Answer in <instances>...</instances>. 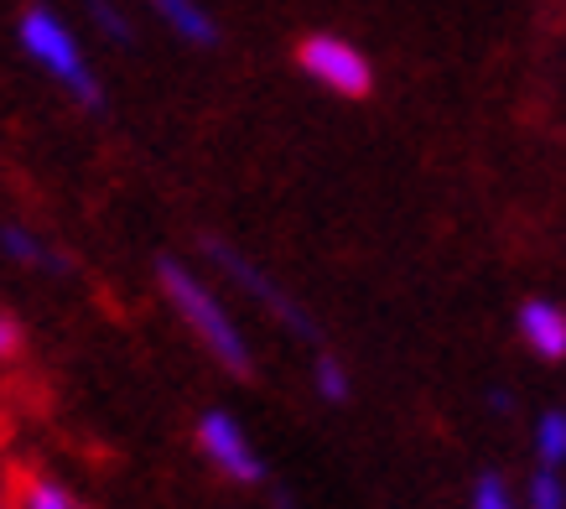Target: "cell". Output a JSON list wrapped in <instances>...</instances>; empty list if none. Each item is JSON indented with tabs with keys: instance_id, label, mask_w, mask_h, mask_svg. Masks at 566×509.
<instances>
[{
	"instance_id": "cell-14",
	"label": "cell",
	"mask_w": 566,
	"mask_h": 509,
	"mask_svg": "<svg viewBox=\"0 0 566 509\" xmlns=\"http://www.w3.org/2000/svg\"><path fill=\"white\" fill-rule=\"evenodd\" d=\"M88 21H94V27H99L104 37H109V42H130V37H136V27H130V17H125L120 6H115V0H88Z\"/></svg>"
},
{
	"instance_id": "cell-9",
	"label": "cell",
	"mask_w": 566,
	"mask_h": 509,
	"mask_svg": "<svg viewBox=\"0 0 566 509\" xmlns=\"http://www.w3.org/2000/svg\"><path fill=\"white\" fill-rule=\"evenodd\" d=\"M312 385H317V395H323L327 406H348V395H354V380H348V364L338 354H317L312 359Z\"/></svg>"
},
{
	"instance_id": "cell-1",
	"label": "cell",
	"mask_w": 566,
	"mask_h": 509,
	"mask_svg": "<svg viewBox=\"0 0 566 509\" xmlns=\"http://www.w3.org/2000/svg\"><path fill=\"white\" fill-rule=\"evenodd\" d=\"M156 287L172 302L177 323L188 328L192 339H198V349H203L223 374H234V380H250V374H255V349L244 343V328L234 323V312L223 307V297L192 271L188 260L156 254Z\"/></svg>"
},
{
	"instance_id": "cell-10",
	"label": "cell",
	"mask_w": 566,
	"mask_h": 509,
	"mask_svg": "<svg viewBox=\"0 0 566 509\" xmlns=\"http://www.w3.org/2000/svg\"><path fill=\"white\" fill-rule=\"evenodd\" d=\"M535 458L541 468H566V411H546L541 422H535Z\"/></svg>"
},
{
	"instance_id": "cell-16",
	"label": "cell",
	"mask_w": 566,
	"mask_h": 509,
	"mask_svg": "<svg viewBox=\"0 0 566 509\" xmlns=\"http://www.w3.org/2000/svg\"><path fill=\"white\" fill-rule=\"evenodd\" d=\"M489 411H494V416H510V411H515V395H510V391H489Z\"/></svg>"
},
{
	"instance_id": "cell-12",
	"label": "cell",
	"mask_w": 566,
	"mask_h": 509,
	"mask_svg": "<svg viewBox=\"0 0 566 509\" xmlns=\"http://www.w3.org/2000/svg\"><path fill=\"white\" fill-rule=\"evenodd\" d=\"M468 509H520V499H515V489L504 484V474H479L473 478V489H468Z\"/></svg>"
},
{
	"instance_id": "cell-13",
	"label": "cell",
	"mask_w": 566,
	"mask_h": 509,
	"mask_svg": "<svg viewBox=\"0 0 566 509\" xmlns=\"http://www.w3.org/2000/svg\"><path fill=\"white\" fill-rule=\"evenodd\" d=\"M520 509H566V484L556 468H535L525 484V505Z\"/></svg>"
},
{
	"instance_id": "cell-17",
	"label": "cell",
	"mask_w": 566,
	"mask_h": 509,
	"mask_svg": "<svg viewBox=\"0 0 566 509\" xmlns=\"http://www.w3.org/2000/svg\"><path fill=\"white\" fill-rule=\"evenodd\" d=\"M275 509H292V494H281V489H275Z\"/></svg>"
},
{
	"instance_id": "cell-15",
	"label": "cell",
	"mask_w": 566,
	"mask_h": 509,
	"mask_svg": "<svg viewBox=\"0 0 566 509\" xmlns=\"http://www.w3.org/2000/svg\"><path fill=\"white\" fill-rule=\"evenodd\" d=\"M17 354H21V323L11 318V312H0V364L17 359Z\"/></svg>"
},
{
	"instance_id": "cell-18",
	"label": "cell",
	"mask_w": 566,
	"mask_h": 509,
	"mask_svg": "<svg viewBox=\"0 0 566 509\" xmlns=\"http://www.w3.org/2000/svg\"><path fill=\"white\" fill-rule=\"evenodd\" d=\"M0 509H6V489H0Z\"/></svg>"
},
{
	"instance_id": "cell-5",
	"label": "cell",
	"mask_w": 566,
	"mask_h": 509,
	"mask_svg": "<svg viewBox=\"0 0 566 509\" xmlns=\"http://www.w3.org/2000/svg\"><path fill=\"white\" fill-rule=\"evenodd\" d=\"M198 447H203L208 468L223 474L229 484H244V489L265 484V458L255 453V442L244 437L240 416H229L223 406H208L198 416Z\"/></svg>"
},
{
	"instance_id": "cell-8",
	"label": "cell",
	"mask_w": 566,
	"mask_h": 509,
	"mask_svg": "<svg viewBox=\"0 0 566 509\" xmlns=\"http://www.w3.org/2000/svg\"><path fill=\"white\" fill-rule=\"evenodd\" d=\"M146 6H151L182 42H192V48H213V42H219V21L208 17L198 0H146Z\"/></svg>"
},
{
	"instance_id": "cell-3",
	"label": "cell",
	"mask_w": 566,
	"mask_h": 509,
	"mask_svg": "<svg viewBox=\"0 0 566 509\" xmlns=\"http://www.w3.org/2000/svg\"><path fill=\"white\" fill-rule=\"evenodd\" d=\"M198 250L219 266V276L223 281H234V287L250 297V302H260V312H271L275 323L286 328V333H296V339H307V343H323V328H317V318H312L307 307L296 302L292 291L281 287L265 266H255L250 254L240 250V245H229V239H219V235H203L198 239Z\"/></svg>"
},
{
	"instance_id": "cell-4",
	"label": "cell",
	"mask_w": 566,
	"mask_h": 509,
	"mask_svg": "<svg viewBox=\"0 0 566 509\" xmlns=\"http://www.w3.org/2000/svg\"><path fill=\"white\" fill-rule=\"evenodd\" d=\"M296 69L307 73L312 84H323L327 94H338V100H369V89H375V63L348 37L333 32L302 37L296 42Z\"/></svg>"
},
{
	"instance_id": "cell-7",
	"label": "cell",
	"mask_w": 566,
	"mask_h": 509,
	"mask_svg": "<svg viewBox=\"0 0 566 509\" xmlns=\"http://www.w3.org/2000/svg\"><path fill=\"white\" fill-rule=\"evenodd\" d=\"M0 250H6V260H17L27 271H52V276L69 271V260L52 250L32 224H0Z\"/></svg>"
},
{
	"instance_id": "cell-6",
	"label": "cell",
	"mask_w": 566,
	"mask_h": 509,
	"mask_svg": "<svg viewBox=\"0 0 566 509\" xmlns=\"http://www.w3.org/2000/svg\"><path fill=\"white\" fill-rule=\"evenodd\" d=\"M515 328H520V339L531 343L535 359H546V364L566 359V307L546 302V297H531V302H520Z\"/></svg>"
},
{
	"instance_id": "cell-2",
	"label": "cell",
	"mask_w": 566,
	"mask_h": 509,
	"mask_svg": "<svg viewBox=\"0 0 566 509\" xmlns=\"http://www.w3.org/2000/svg\"><path fill=\"white\" fill-rule=\"evenodd\" d=\"M17 42L36 69L48 73V79H57L78 104H88V110L104 104V89H99V79H94V69H88L78 37H73V27L57 17L52 6H27V11H21Z\"/></svg>"
},
{
	"instance_id": "cell-11",
	"label": "cell",
	"mask_w": 566,
	"mask_h": 509,
	"mask_svg": "<svg viewBox=\"0 0 566 509\" xmlns=\"http://www.w3.org/2000/svg\"><path fill=\"white\" fill-rule=\"evenodd\" d=\"M17 509H84L78 505V494L69 489V484H57V478H27L21 484V505Z\"/></svg>"
}]
</instances>
